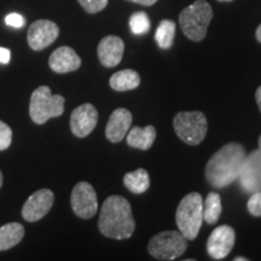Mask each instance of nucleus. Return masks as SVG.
<instances>
[{"instance_id":"nucleus-1","label":"nucleus","mask_w":261,"mask_h":261,"mask_svg":"<svg viewBox=\"0 0 261 261\" xmlns=\"http://www.w3.org/2000/svg\"><path fill=\"white\" fill-rule=\"evenodd\" d=\"M246 149L240 143H227L208 161L204 175L212 188L223 189L238 179L242 171Z\"/></svg>"},{"instance_id":"nucleus-2","label":"nucleus","mask_w":261,"mask_h":261,"mask_svg":"<svg viewBox=\"0 0 261 261\" xmlns=\"http://www.w3.org/2000/svg\"><path fill=\"white\" fill-rule=\"evenodd\" d=\"M98 228L104 236L113 240H126L132 236L136 221L129 202L119 195L108 197L100 208Z\"/></svg>"},{"instance_id":"nucleus-3","label":"nucleus","mask_w":261,"mask_h":261,"mask_svg":"<svg viewBox=\"0 0 261 261\" xmlns=\"http://www.w3.org/2000/svg\"><path fill=\"white\" fill-rule=\"evenodd\" d=\"M213 18V9L205 0H196L179 15L181 32L191 41L203 40Z\"/></svg>"},{"instance_id":"nucleus-4","label":"nucleus","mask_w":261,"mask_h":261,"mask_svg":"<svg viewBox=\"0 0 261 261\" xmlns=\"http://www.w3.org/2000/svg\"><path fill=\"white\" fill-rule=\"evenodd\" d=\"M175 223L187 240L192 241L197 237L203 223V198L198 192H190L180 201L175 213Z\"/></svg>"},{"instance_id":"nucleus-5","label":"nucleus","mask_w":261,"mask_h":261,"mask_svg":"<svg viewBox=\"0 0 261 261\" xmlns=\"http://www.w3.org/2000/svg\"><path fill=\"white\" fill-rule=\"evenodd\" d=\"M65 99L61 94H52L48 86H40L32 93L29 103V115L37 125H44L52 117L64 113Z\"/></svg>"},{"instance_id":"nucleus-6","label":"nucleus","mask_w":261,"mask_h":261,"mask_svg":"<svg viewBox=\"0 0 261 261\" xmlns=\"http://www.w3.org/2000/svg\"><path fill=\"white\" fill-rule=\"evenodd\" d=\"M177 136L189 145H198L205 138L208 129L207 117L202 112H180L173 119Z\"/></svg>"},{"instance_id":"nucleus-7","label":"nucleus","mask_w":261,"mask_h":261,"mask_svg":"<svg viewBox=\"0 0 261 261\" xmlns=\"http://www.w3.org/2000/svg\"><path fill=\"white\" fill-rule=\"evenodd\" d=\"M188 249V240L180 231H163L150 240L148 250L158 260H174Z\"/></svg>"},{"instance_id":"nucleus-8","label":"nucleus","mask_w":261,"mask_h":261,"mask_svg":"<svg viewBox=\"0 0 261 261\" xmlns=\"http://www.w3.org/2000/svg\"><path fill=\"white\" fill-rule=\"evenodd\" d=\"M70 203L74 213L81 219H91L97 214L98 200L92 185L80 181L75 185L70 196Z\"/></svg>"},{"instance_id":"nucleus-9","label":"nucleus","mask_w":261,"mask_h":261,"mask_svg":"<svg viewBox=\"0 0 261 261\" xmlns=\"http://www.w3.org/2000/svg\"><path fill=\"white\" fill-rule=\"evenodd\" d=\"M54 202V192L50 189H40L27 198L22 208V217L29 223L39 221L51 211Z\"/></svg>"},{"instance_id":"nucleus-10","label":"nucleus","mask_w":261,"mask_h":261,"mask_svg":"<svg viewBox=\"0 0 261 261\" xmlns=\"http://www.w3.org/2000/svg\"><path fill=\"white\" fill-rule=\"evenodd\" d=\"M60 35V28L48 19H38L33 22L27 33L28 45L32 50L41 51L54 42Z\"/></svg>"},{"instance_id":"nucleus-11","label":"nucleus","mask_w":261,"mask_h":261,"mask_svg":"<svg viewBox=\"0 0 261 261\" xmlns=\"http://www.w3.org/2000/svg\"><path fill=\"white\" fill-rule=\"evenodd\" d=\"M234 241H236V233L233 228L228 225H220L214 228L208 238L207 252L215 260L224 259L232 250Z\"/></svg>"},{"instance_id":"nucleus-12","label":"nucleus","mask_w":261,"mask_h":261,"mask_svg":"<svg viewBox=\"0 0 261 261\" xmlns=\"http://www.w3.org/2000/svg\"><path fill=\"white\" fill-rule=\"evenodd\" d=\"M98 112L91 103L81 104L75 108L70 115V129L77 138H85L96 128Z\"/></svg>"},{"instance_id":"nucleus-13","label":"nucleus","mask_w":261,"mask_h":261,"mask_svg":"<svg viewBox=\"0 0 261 261\" xmlns=\"http://www.w3.org/2000/svg\"><path fill=\"white\" fill-rule=\"evenodd\" d=\"M241 184L247 192L261 190V150H256L246 158L240 174Z\"/></svg>"},{"instance_id":"nucleus-14","label":"nucleus","mask_w":261,"mask_h":261,"mask_svg":"<svg viewBox=\"0 0 261 261\" xmlns=\"http://www.w3.org/2000/svg\"><path fill=\"white\" fill-rule=\"evenodd\" d=\"M125 42L116 35H108L100 40L98 45L97 54L100 63L107 68L116 67L123 57Z\"/></svg>"},{"instance_id":"nucleus-15","label":"nucleus","mask_w":261,"mask_h":261,"mask_svg":"<svg viewBox=\"0 0 261 261\" xmlns=\"http://www.w3.org/2000/svg\"><path fill=\"white\" fill-rule=\"evenodd\" d=\"M132 114L125 108H119L113 112L106 127V136L109 142L120 143L125 138L132 125Z\"/></svg>"},{"instance_id":"nucleus-16","label":"nucleus","mask_w":261,"mask_h":261,"mask_svg":"<svg viewBox=\"0 0 261 261\" xmlns=\"http://www.w3.org/2000/svg\"><path fill=\"white\" fill-rule=\"evenodd\" d=\"M48 65L55 73H71L81 67V58L71 47L61 46L51 54Z\"/></svg>"},{"instance_id":"nucleus-17","label":"nucleus","mask_w":261,"mask_h":261,"mask_svg":"<svg viewBox=\"0 0 261 261\" xmlns=\"http://www.w3.org/2000/svg\"><path fill=\"white\" fill-rule=\"evenodd\" d=\"M156 138V129L154 126L149 125L146 127H133L128 130L126 142L130 148L139 150H148L154 144Z\"/></svg>"},{"instance_id":"nucleus-18","label":"nucleus","mask_w":261,"mask_h":261,"mask_svg":"<svg viewBox=\"0 0 261 261\" xmlns=\"http://www.w3.org/2000/svg\"><path fill=\"white\" fill-rule=\"evenodd\" d=\"M109 83L113 90L119 91V92H125V91L135 90L139 86L140 76L136 70L123 69L116 71V73L110 77Z\"/></svg>"},{"instance_id":"nucleus-19","label":"nucleus","mask_w":261,"mask_h":261,"mask_svg":"<svg viewBox=\"0 0 261 261\" xmlns=\"http://www.w3.org/2000/svg\"><path fill=\"white\" fill-rule=\"evenodd\" d=\"M24 227L18 223H9L0 227V252L15 247L23 240Z\"/></svg>"},{"instance_id":"nucleus-20","label":"nucleus","mask_w":261,"mask_h":261,"mask_svg":"<svg viewBox=\"0 0 261 261\" xmlns=\"http://www.w3.org/2000/svg\"><path fill=\"white\" fill-rule=\"evenodd\" d=\"M123 184L133 194H143L150 187L149 173L144 168H138L136 171L127 173L123 177Z\"/></svg>"},{"instance_id":"nucleus-21","label":"nucleus","mask_w":261,"mask_h":261,"mask_svg":"<svg viewBox=\"0 0 261 261\" xmlns=\"http://www.w3.org/2000/svg\"><path fill=\"white\" fill-rule=\"evenodd\" d=\"M221 212H223V205H221L220 195L215 191L210 192L203 201V220L210 225L217 224Z\"/></svg>"},{"instance_id":"nucleus-22","label":"nucleus","mask_w":261,"mask_h":261,"mask_svg":"<svg viewBox=\"0 0 261 261\" xmlns=\"http://www.w3.org/2000/svg\"><path fill=\"white\" fill-rule=\"evenodd\" d=\"M175 37V23L172 19H163L160 22L158 29L155 32V40L158 45L163 50H168L172 47Z\"/></svg>"},{"instance_id":"nucleus-23","label":"nucleus","mask_w":261,"mask_h":261,"mask_svg":"<svg viewBox=\"0 0 261 261\" xmlns=\"http://www.w3.org/2000/svg\"><path fill=\"white\" fill-rule=\"evenodd\" d=\"M151 23H150L149 16L144 11L135 12L129 17V28L130 32L136 35H143L150 31Z\"/></svg>"},{"instance_id":"nucleus-24","label":"nucleus","mask_w":261,"mask_h":261,"mask_svg":"<svg viewBox=\"0 0 261 261\" xmlns=\"http://www.w3.org/2000/svg\"><path fill=\"white\" fill-rule=\"evenodd\" d=\"M83 9L89 14H97L107 8L108 0H77Z\"/></svg>"},{"instance_id":"nucleus-25","label":"nucleus","mask_w":261,"mask_h":261,"mask_svg":"<svg viewBox=\"0 0 261 261\" xmlns=\"http://www.w3.org/2000/svg\"><path fill=\"white\" fill-rule=\"evenodd\" d=\"M12 143V129L0 120V151L10 148Z\"/></svg>"},{"instance_id":"nucleus-26","label":"nucleus","mask_w":261,"mask_h":261,"mask_svg":"<svg viewBox=\"0 0 261 261\" xmlns=\"http://www.w3.org/2000/svg\"><path fill=\"white\" fill-rule=\"evenodd\" d=\"M247 208L253 217H261V190L253 192L247 203Z\"/></svg>"},{"instance_id":"nucleus-27","label":"nucleus","mask_w":261,"mask_h":261,"mask_svg":"<svg viewBox=\"0 0 261 261\" xmlns=\"http://www.w3.org/2000/svg\"><path fill=\"white\" fill-rule=\"evenodd\" d=\"M5 23L14 28H22L24 25L23 16L19 14H9L5 17Z\"/></svg>"},{"instance_id":"nucleus-28","label":"nucleus","mask_w":261,"mask_h":261,"mask_svg":"<svg viewBox=\"0 0 261 261\" xmlns=\"http://www.w3.org/2000/svg\"><path fill=\"white\" fill-rule=\"evenodd\" d=\"M10 60H11V51L9 48L0 47V63L8 64Z\"/></svg>"},{"instance_id":"nucleus-29","label":"nucleus","mask_w":261,"mask_h":261,"mask_svg":"<svg viewBox=\"0 0 261 261\" xmlns=\"http://www.w3.org/2000/svg\"><path fill=\"white\" fill-rule=\"evenodd\" d=\"M128 2L136 3V4H139L143 6H151L154 5L155 3H158V0H128Z\"/></svg>"},{"instance_id":"nucleus-30","label":"nucleus","mask_w":261,"mask_h":261,"mask_svg":"<svg viewBox=\"0 0 261 261\" xmlns=\"http://www.w3.org/2000/svg\"><path fill=\"white\" fill-rule=\"evenodd\" d=\"M255 99H256V103H257V107H259L260 112H261V86L257 87L256 92H255Z\"/></svg>"},{"instance_id":"nucleus-31","label":"nucleus","mask_w":261,"mask_h":261,"mask_svg":"<svg viewBox=\"0 0 261 261\" xmlns=\"http://www.w3.org/2000/svg\"><path fill=\"white\" fill-rule=\"evenodd\" d=\"M255 38H256V40L260 42L261 44V24L259 25V27L256 28V32H255Z\"/></svg>"},{"instance_id":"nucleus-32","label":"nucleus","mask_w":261,"mask_h":261,"mask_svg":"<svg viewBox=\"0 0 261 261\" xmlns=\"http://www.w3.org/2000/svg\"><path fill=\"white\" fill-rule=\"evenodd\" d=\"M233 261H248V259H247V257H243V256H237V257H234Z\"/></svg>"},{"instance_id":"nucleus-33","label":"nucleus","mask_w":261,"mask_h":261,"mask_svg":"<svg viewBox=\"0 0 261 261\" xmlns=\"http://www.w3.org/2000/svg\"><path fill=\"white\" fill-rule=\"evenodd\" d=\"M3 180H4V179H3V173L0 171V189L3 187Z\"/></svg>"},{"instance_id":"nucleus-34","label":"nucleus","mask_w":261,"mask_h":261,"mask_svg":"<svg viewBox=\"0 0 261 261\" xmlns=\"http://www.w3.org/2000/svg\"><path fill=\"white\" fill-rule=\"evenodd\" d=\"M218 2H223V3H228V2H232V0H218Z\"/></svg>"},{"instance_id":"nucleus-35","label":"nucleus","mask_w":261,"mask_h":261,"mask_svg":"<svg viewBox=\"0 0 261 261\" xmlns=\"http://www.w3.org/2000/svg\"><path fill=\"white\" fill-rule=\"evenodd\" d=\"M259 149L261 150V136L259 137Z\"/></svg>"}]
</instances>
